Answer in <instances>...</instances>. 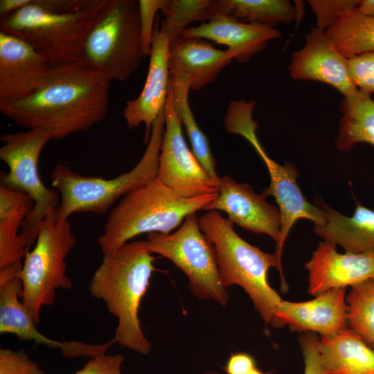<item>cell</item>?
Wrapping results in <instances>:
<instances>
[{
  "label": "cell",
  "instance_id": "obj_1",
  "mask_svg": "<svg viewBox=\"0 0 374 374\" xmlns=\"http://www.w3.org/2000/svg\"><path fill=\"white\" fill-rule=\"evenodd\" d=\"M111 81L81 58L52 64L32 95L0 105V112L17 126L49 130L62 139L106 118Z\"/></svg>",
  "mask_w": 374,
  "mask_h": 374
},
{
  "label": "cell",
  "instance_id": "obj_2",
  "mask_svg": "<svg viewBox=\"0 0 374 374\" xmlns=\"http://www.w3.org/2000/svg\"><path fill=\"white\" fill-rule=\"evenodd\" d=\"M152 253L146 240L127 242L103 254L89 285L91 295L102 300L118 320L116 343L143 355L150 353L152 344L142 330L139 310L157 270Z\"/></svg>",
  "mask_w": 374,
  "mask_h": 374
},
{
  "label": "cell",
  "instance_id": "obj_3",
  "mask_svg": "<svg viewBox=\"0 0 374 374\" xmlns=\"http://www.w3.org/2000/svg\"><path fill=\"white\" fill-rule=\"evenodd\" d=\"M109 0H30L1 20L0 31L33 47L51 64L75 60Z\"/></svg>",
  "mask_w": 374,
  "mask_h": 374
},
{
  "label": "cell",
  "instance_id": "obj_4",
  "mask_svg": "<svg viewBox=\"0 0 374 374\" xmlns=\"http://www.w3.org/2000/svg\"><path fill=\"white\" fill-rule=\"evenodd\" d=\"M217 195L181 197L155 179L123 197L110 211L98 244L106 254L140 234H168L188 215L204 210Z\"/></svg>",
  "mask_w": 374,
  "mask_h": 374
},
{
  "label": "cell",
  "instance_id": "obj_5",
  "mask_svg": "<svg viewBox=\"0 0 374 374\" xmlns=\"http://www.w3.org/2000/svg\"><path fill=\"white\" fill-rule=\"evenodd\" d=\"M165 129L164 109L154 121L146 149L130 171L113 179L75 172L62 163L51 173V185L60 196L56 209L59 219L68 220L73 213L105 214L119 199L157 178L159 157Z\"/></svg>",
  "mask_w": 374,
  "mask_h": 374
},
{
  "label": "cell",
  "instance_id": "obj_6",
  "mask_svg": "<svg viewBox=\"0 0 374 374\" xmlns=\"http://www.w3.org/2000/svg\"><path fill=\"white\" fill-rule=\"evenodd\" d=\"M202 232L213 243L219 274L227 289L236 285L251 299L266 325L274 326L275 314L282 301L268 282L272 267H278L276 256L262 251L238 235L233 224L216 211L199 219Z\"/></svg>",
  "mask_w": 374,
  "mask_h": 374
},
{
  "label": "cell",
  "instance_id": "obj_7",
  "mask_svg": "<svg viewBox=\"0 0 374 374\" xmlns=\"http://www.w3.org/2000/svg\"><path fill=\"white\" fill-rule=\"evenodd\" d=\"M75 243L69 222L59 219L56 210L40 223L34 247L27 251L20 273L21 300L37 324L41 308L53 304L56 291L72 287L66 273V258Z\"/></svg>",
  "mask_w": 374,
  "mask_h": 374
},
{
  "label": "cell",
  "instance_id": "obj_8",
  "mask_svg": "<svg viewBox=\"0 0 374 374\" xmlns=\"http://www.w3.org/2000/svg\"><path fill=\"white\" fill-rule=\"evenodd\" d=\"M144 57L139 1L109 0L79 58L111 80L124 81L135 72Z\"/></svg>",
  "mask_w": 374,
  "mask_h": 374
},
{
  "label": "cell",
  "instance_id": "obj_9",
  "mask_svg": "<svg viewBox=\"0 0 374 374\" xmlns=\"http://www.w3.org/2000/svg\"><path fill=\"white\" fill-rule=\"evenodd\" d=\"M0 159L8 168L1 172L2 186L21 191L34 202L33 208L24 221L21 233L30 249L36 241L40 223L60 203L55 190L47 188L38 172V161L45 145L55 139L54 133L46 129L26 130L1 136Z\"/></svg>",
  "mask_w": 374,
  "mask_h": 374
},
{
  "label": "cell",
  "instance_id": "obj_10",
  "mask_svg": "<svg viewBox=\"0 0 374 374\" xmlns=\"http://www.w3.org/2000/svg\"><path fill=\"white\" fill-rule=\"evenodd\" d=\"M253 107L243 105L232 109L224 119L226 130L240 134L253 146L263 161L270 179L269 186L262 194L274 197L280 215V234L276 244V256L278 269H282V254L285 240L295 222L305 219L316 225L325 221L323 210L310 204L303 195L296 179L299 176L295 166L291 163L281 165L276 162L265 152L256 135L257 122L252 118Z\"/></svg>",
  "mask_w": 374,
  "mask_h": 374
},
{
  "label": "cell",
  "instance_id": "obj_11",
  "mask_svg": "<svg viewBox=\"0 0 374 374\" xmlns=\"http://www.w3.org/2000/svg\"><path fill=\"white\" fill-rule=\"evenodd\" d=\"M146 241L152 253L168 258L186 274L197 299L227 304L229 294L220 279L215 249L201 230L197 213L188 215L175 232L152 233Z\"/></svg>",
  "mask_w": 374,
  "mask_h": 374
},
{
  "label": "cell",
  "instance_id": "obj_12",
  "mask_svg": "<svg viewBox=\"0 0 374 374\" xmlns=\"http://www.w3.org/2000/svg\"><path fill=\"white\" fill-rule=\"evenodd\" d=\"M164 112L165 129L156 179L184 198L218 193V184L186 143L182 125L173 108L170 82Z\"/></svg>",
  "mask_w": 374,
  "mask_h": 374
},
{
  "label": "cell",
  "instance_id": "obj_13",
  "mask_svg": "<svg viewBox=\"0 0 374 374\" xmlns=\"http://www.w3.org/2000/svg\"><path fill=\"white\" fill-rule=\"evenodd\" d=\"M170 43L163 26L156 19L149 55L148 71L143 87L134 99L125 103L123 117L130 129L145 125L143 142L148 143L152 125L164 109L170 80Z\"/></svg>",
  "mask_w": 374,
  "mask_h": 374
},
{
  "label": "cell",
  "instance_id": "obj_14",
  "mask_svg": "<svg viewBox=\"0 0 374 374\" xmlns=\"http://www.w3.org/2000/svg\"><path fill=\"white\" fill-rule=\"evenodd\" d=\"M21 292L20 276L0 280L1 334H13L20 340H31L37 344L59 349L60 354L69 359L105 354L116 343L114 338L106 343L91 344L77 341H60L45 337L37 329V323L20 301Z\"/></svg>",
  "mask_w": 374,
  "mask_h": 374
},
{
  "label": "cell",
  "instance_id": "obj_15",
  "mask_svg": "<svg viewBox=\"0 0 374 374\" xmlns=\"http://www.w3.org/2000/svg\"><path fill=\"white\" fill-rule=\"evenodd\" d=\"M217 197L205 211H222L233 224L255 233L270 236L278 243L280 234L279 209L267 197L257 194L247 184H239L228 175L220 177Z\"/></svg>",
  "mask_w": 374,
  "mask_h": 374
},
{
  "label": "cell",
  "instance_id": "obj_16",
  "mask_svg": "<svg viewBox=\"0 0 374 374\" xmlns=\"http://www.w3.org/2000/svg\"><path fill=\"white\" fill-rule=\"evenodd\" d=\"M288 69L293 79L328 84L344 98L359 92L350 78L348 59L337 50L325 31L317 27L305 35L303 47L292 53Z\"/></svg>",
  "mask_w": 374,
  "mask_h": 374
},
{
  "label": "cell",
  "instance_id": "obj_17",
  "mask_svg": "<svg viewBox=\"0 0 374 374\" xmlns=\"http://www.w3.org/2000/svg\"><path fill=\"white\" fill-rule=\"evenodd\" d=\"M308 293L317 296L329 290L354 287L374 280V252L339 253L336 244L324 240L305 264Z\"/></svg>",
  "mask_w": 374,
  "mask_h": 374
},
{
  "label": "cell",
  "instance_id": "obj_18",
  "mask_svg": "<svg viewBox=\"0 0 374 374\" xmlns=\"http://www.w3.org/2000/svg\"><path fill=\"white\" fill-rule=\"evenodd\" d=\"M50 66L30 44L0 31V105L32 95Z\"/></svg>",
  "mask_w": 374,
  "mask_h": 374
},
{
  "label": "cell",
  "instance_id": "obj_19",
  "mask_svg": "<svg viewBox=\"0 0 374 374\" xmlns=\"http://www.w3.org/2000/svg\"><path fill=\"white\" fill-rule=\"evenodd\" d=\"M289 326L292 330L334 335L348 327L346 288L329 290L303 302H280L274 327Z\"/></svg>",
  "mask_w": 374,
  "mask_h": 374
},
{
  "label": "cell",
  "instance_id": "obj_20",
  "mask_svg": "<svg viewBox=\"0 0 374 374\" xmlns=\"http://www.w3.org/2000/svg\"><path fill=\"white\" fill-rule=\"evenodd\" d=\"M280 35L274 27L244 23L219 14L207 22L189 27L181 37H199L225 45L235 54L234 60L244 63Z\"/></svg>",
  "mask_w": 374,
  "mask_h": 374
},
{
  "label": "cell",
  "instance_id": "obj_21",
  "mask_svg": "<svg viewBox=\"0 0 374 374\" xmlns=\"http://www.w3.org/2000/svg\"><path fill=\"white\" fill-rule=\"evenodd\" d=\"M234 59L231 51L215 48L208 40L181 37L170 48L169 67L170 72L188 79L190 90L199 91L213 82Z\"/></svg>",
  "mask_w": 374,
  "mask_h": 374
},
{
  "label": "cell",
  "instance_id": "obj_22",
  "mask_svg": "<svg viewBox=\"0 0 374 374\" xmlns=\"http://www.w3.org/2000/svg\"><path fill=\"white\" fill-rule=\"evenodd\" d=\"M325 215L314 231L325 240L342 247L346 252H374V211L357 202L353 214L346 216L326 204H319Z\"/></svg>",
  "mask_w": 374,
  "mask_h": 374
},
{
  "label": "cell",
  "instance_id": "obj_23",
  "mask_svg": "<svg viewBox=\"0 0 374 374\" xmlns=\"http://www.w3.org/2000/svg\"><path fill=\"white\" fill-rule=\"evenodd\" d=\"M33 206V200L25 193L1 185L0 269L22 265L29 249L19 230Z\"/></svg>",
  "mask_w": 374,
  "mask_h": 374
},
{
  "label": "cell",
  "instance_id": "obj_24",
  "mask_svg": "<svg viewBox=\"0 0 374 374\" xmlns=\"http://www.w3.org/2000/svg\"><path fill=\"white\" fill-rule=\"evenodd\" d=\"M324 374H374V348L350 328L320 339Z\"/></svg>",
  "mask_w": 374,
  "mask_h": 374
},
{
  "label": "cell",
  "instance_id": "obj_25",
  "mask_svg": "<svg viewBox=\"0 0 374 374\" xmlns=\"http://www.w3.org/2000/svg\"><path fill=\"white\" fill-rule=\"evenodd\" d=\"M357 7L343 12L325 30L337 50L347 59L374 51V17L362 15Z\"/></svg>",
  "mask_w": 374,
  "mask_h": 374
},
{
  "label": "cell",
  "instance_id": "obj_26",
  "mask_svg": "<svg viewBox=\"0 0 374 374\" xmlns=\"http://www.w3.org/2000/svg\"><path fill=\"white\" fill-rule=\"evenodd\" d=\"M172 105L187 136L192 152L206 172L218 184L220 177L216 172V162L212 154L209 141L199 128L188 101L190 83L188 79L179 73L170 72Z\"/></svg>",
  "mask_w": 374,
  "mask_h": 374
},
{
  "label": "cell",
  "instance_id": "obj_27",
  "mask_svg": "<svg viewBox=\"0 0 374 374\" xmlns=\"http://www.w3.org/2000/svg\"><path fill=\"white\" fill-rule=\"evenodd\" d=\"M343 114L335 140L337 149L350 151L359 143L374 146V98L359 91L353 97L344 98Z\"/></svg>",
  "mask_w": 374,
  "mask_h": 374
},
{
  "label": "cell",
  "instance_id": "obj_28",
  "mask_svg": "<svg viewBox=\"0 0 374 374\" xmlns=\"http://www.w3.org/2000/svg\"><path fill=\"white\" fill-rule=\"evenodd\" d=\"M222 14L240 21L274 27L298 17V9L287 0H220Z\"/></svg>",
  "mask_w": 374,
  "mask_h": 374
},
{
  "label": "cell",
  "instance_id": "obj_29",
  "mask_svg": "<svg viewBox=\"0 0 374 374\" xmlns=\"http://www.w3.org/2000/svg\"><path fill=\"white\" fill-rule=\"evenodd\" d=\"M162 14L161 23L171 47L181 38L190 24L209 21L222 14V10L220 0H170Z\"/></svg>",
  "mask_w": 374,
  "mask_h": 374
},
{
  "label": "cell",
  "instance_id": "obj_30",
  "mask_svg": "<svg viewBox=\"0 0 374 374\" xmlns=\"http://www.w3.org/2000/svg\"><path fill=\"white\" fill-rule=\"evenodd\" d=\"M346 302L349 328L374 348V280L352 287Z\"/></svg>",
  "mask_w": 374,
  "mask_h": 374
},
{
  "label": "cell",
  "instance_id": "obj_31",
  "mask_svg": "<svg viewBox=\"0 0 374 374\" xmlns=\"http://www.w3.org/2000/svg\"><path fill=\"white\" fill-rule=\"evenodd\" d=\"M350 78L362 93L374 95V51L348 59Z\"/></svg>",
  "mask_w": 374,
  "mask_h": 374
},
{
  "label": "cell",
  "instance_id": "obj_32",
  "mask_svg": "<svg viewBox=\"0 0 374 374\" xmlns=\"http://www.w3.org/2000/svg\"><path fill=\"white\" fill-rule=\"evenodd\" d=\"M139 11L145 57L150 55L157 13L167 8L170 0H139Z\"/></svg>",
  "mask_w": 374,
  "mask_h": 374
},
{
  "label": "cell",
  "instance_id": "obj_33",
  "mask_svg": "<svg viewBox=\"0 0 374 374\" xmlns=\"http://www.w3.org/2000/svg\"><path fill=\"white\" fill-rule=\"evenodd\" d=\"M359 1V0L308 1L317 18L316 27L324 31L343 12L357 7Z\"/></svg>",
  "mask_w": 374,
  "mask_h": 374
},
{
  "label": "cell",
  "instance_id": "obj_34",
  "mask_svg": "<svg viewBox=\"0 0 374 374\" xmlns=\"http://www.w3.org/2000/svg\"><path fill=\"white\" fill-rule=\"evenodd\" d=\"M0 374H44L39 364L23 350L0 349Z\"/></svg>",
  "mask_w": 374,
  "mask_h": 374
},
{
  "label": "cell",
  "instance_id": "obj_35",
  "mask_svg": "<svg viewBox=\"0 0 374 374\" xmlns=\"http://www.w3.org/2000/svg\"><path fill=\"white\" fill-rule=\"evenodd\" d=\"M304 362V374H324L320 353V339L314 332H305L299 339Z\"/></svg>",
  "mask_w": 374,
  "mask_h": 374
},
{
  "label": "cell",
  "instance_id": "obj_36",
  "mask_svg": "<svg viewBox=\"0 0 374 374\" xmlns=\"http://www.w3.org/2000/svg\"><path fill=\"white\" fill-rule=\"evenodd\" d=\"M124 357L121 354L106 353L91 357L83 367L73 374H122Z\"/></svg>",
  "mask_w": 374,
  "mask_h": 374
},
{
  "label": "cell",
  "instance_id": "obj_37",
  "mask_svg": "<svg viewBox=\"0 0 374 374\" xmlns=\"http://www.w3.org/2000/svg\"><path fill=\"white\" fill-rule=\"evenodd\" d=\"M256 367L255 359L251 355L237 353L230 355L224 369L226 374H246Z\"/></svg>",
  "mask_w": 374,
  "mask_h": 374
},
{
  "label": "cell",
  "instance_id": "obj_38",
  "mask_svg": "<svg viewBox=\"0 0 374 374\" xmlns=\"http://www.w3.org/2000/svg\"><path fill=\"white\" fill-rule=\"evenodd\" d=\"M30 0H1V20L17 12L30 3Z\"/></svg>",
  "mask_w": 374,
  "mask_h": 374
},
{
  "label": "cell",
  "instance_id": "obj_39",
  "mask_svg": "<svg viewBox=\"0 0 374 374\" xmlns=\"http://www.w3.org/2000/svg\"><path fill=\"white\" fill-rule=\"evenodd\" d=\"M357 9L364 15L374 17V0H360Z\"/></svg>",
  "mask_w": 374,
  "mask_h": 374
},
{
  "label": "cell",
  "instance_id": "obj_40",
  "mask_svg": "<svg viewBox=\"0 0 374 374\" xmlns=\"http://www.w3.org/2000/svg\"><path fill=\"white\" fill-rule=\"evenodd\" d=\"M246 374H265V373H263L261 370L258 369L257 367H256L255 368L252 369L251 371H250Z\"/></svg>",
  "mask_w": 374,
  "mask_h": 374
},
{
  "label": "cell",
  "instance_id": "obj_41",
  "mask_svg": "<svg viewBox=\"0 0 374 374\" xmlns=\"http://www.w3.org/2000/svg\"><path fill=\"white\" fill-rule=\"evenodd\" d=\"M202 374H220V373H218V372H215V371H206V372H204Z\"/></svg>",
  "mask_w": 374,
  "mask_h": 374
}]
</instances>
